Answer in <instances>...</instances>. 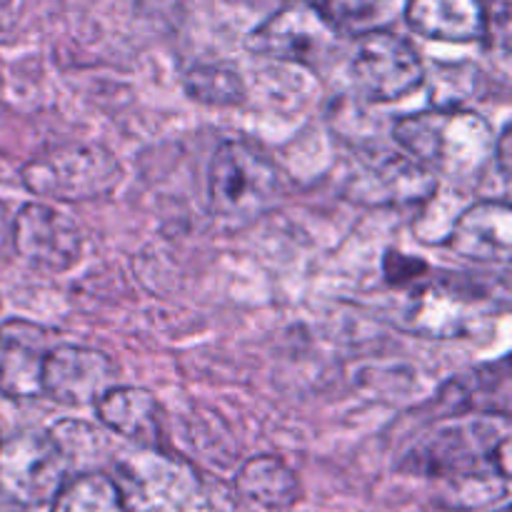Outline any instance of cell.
Returning a JSON list of instances; mask_svg holds the SVG:
<instances>
[{"label":"cell","mask_w":512,"mask_h":512,"mask_svg":"<svg viewBox=\"0 0 512 512\" xmlns=\"http://www.w3.org/2000/svg\"><path fill=\"white\" fill-rule=\"evenodd\" d=\"M393 138L405 155L455 180L478 178L493 163V128L470 108H433L403 115L393 123Z\"/></svg>","instance_id":"cell-1"},{"label":"cell","mask_w":512,"mask_h":512,"mask_svg":"<svg viewBox=\"0 0 512 512\" xmlns=\"http://www.w3.org/2000/svg\"><path fill=\"white\" fill-rule=\"evenodd\" d=\"M285 195L278 165L248 140H225L210 158L208 205L220 220L253 223Z\"/></svg>","instance_id":"cell-2"},{"label":"cell","mask_w":512,"mask_h":512,"mask_svg":"<svg viewBox=\"0 0 512 512\" xmlns=\"http://www.w3.org/2000/svg\"><path fill=\"white\" fill-rule=\"evenodd\" d=\"M20 180L33 195L58 203H88L113 195L123 168L108 148L98 143H60L30 158Z\"/></svg>","instance_id":"cell-3"},{"label":"cell","mask_w":512,"mask_h":512,"mask_svg":"<svg viewBox=\"0 0 512 512\" xmlns=\"http://www.w3.org/2000/svg\"><path fill=\"white\" fill-rule=\"evenodd\" d=\"M245 48L260 58L285 60L323 70L343 50V33L330 25L308 0L283 5L245 38Z\"/></svg>","instance_id":"cell-4"},{"label":"cell","mask_w":512,"mask_h":512,"mask_svg":"<svg viewBox=\"0 0 512 512\" xmlns=\"http://www.w3.org/2000/svg\"><path fill=\"white\" fill-rule=\"evenodd\" d=\"M70 465L50 433L20 430L0 440V493L23 508L50 505Z\"/></svg>","instance_id":"cell-5"},{"label":"cell","mask_w":512,"mask_h":512,"mask_svg":"<svg viewBox=\"0 0 512 512\" xmlns=\"http://www.w3.org/2000/svg\"><path fill=\"white\" fill-rule=\"evenodd\" d=\"M350 78L373 103H393L423 85L425 65L408 40L390 30L373 28L355 40Z\"/></svg>","instance_id":"cell-6"},{"label":"cell","mask_w":512,"mask_h":512,"mask_svg":"<svg viewBox=\"0 0 512 512\" xmlns=\"http://www.w3.org/2000/svg\"><path fill=\"white\" fill-rule=\"evenodd\" d=\"M13 248L30 268L60 275L73 268L83 253V235L60 210L45 203H25L13 220Z\"/></svg>","instance_id":"cell-7"},{"label":"cell","mask_w":512,"mask_h":512,"mask_svg":"<svg viewBox=\"0 0 512 512\" xmlns=\"http://www.w3.org/2000/svg\"><path fill=\"white\" fill-rule=\"evenodd\" d=\"M130 500L140 512H208L203 488L190 468L160 450H145L123 468Z\"/></svg>","instance_id":"cell-8"},{"label":"cell","mask_w":512,"mask_h":512,"mask_svg":"<svg viewBox=\"0 0 512 512\" xmlns=\"http://www.w3.org/2000/svg\"><path fill=\"white\" fill-rule=\"evenodd\" d=\"M115 385V365L108 355L83 345H50L40 373V393L58 405H95Z\"/></svg>","instance_id":"cell-9"},{"label":"cell","mask_w":512,"mask_h":512,"mask_svg":"<svg viewBox=\"0 0 512 512\" xmlns=\"http://www.w3.org/2000/svg\"><path fill=\"white\" fill-rule=\"evenodd\" d=\"M435 173L410 155H373L350 178V198L368 205H415L433 198Z\"/></svg>","instance_id":"cell-10"},{"label":"cell","mask_w":512,"mask_h":512,"mask_svg":"<svg viewBox=\"0 0 512 512\" xmlns=\"http://www.w3.org/2000/svg\"><path fill=\"white\" fill-rule=\"evenodd\" d=\"M50 333L38 323L13 318L0 323V395L35 398L40 393L45 353Z\"/></svg>","instance_id":"cell-11"},{"label":"cell","mask_w":512,"mask_h":512,"mask_svg":"<svg viewBox=\"0 0 512 512\" xmlns=\"http://www.w3.org/2000/svg\"><path fill=\"white\" fill-rule=\"evenodd\" d=\"M448 245L475 263L508 265L512 255V210L508 200H480L458 215Z\"/></svg>","instance_id":"cell-12"},{"label":"cell","mask_w":512,"mask_h":512,"mask_svg":"<svg viewBox=\"0 0 512 512\" xmlns=\"http://www.w3.org/2000/svg\"><path fill=\"white\" fill-rule=\"evenodd\" d=\"M98 420L143 450L163 448V418L153 393L133 385H113L95 403Z\"/></svg>","instance_id":"cell-13"},{"label":"cell","mask_w":512,"mask_h":512,"mask_svg":"<svg viewBox=\"0 0 512 512\" xmlns=\"http://www.w3.org/2000/svg\"><path fill=\"white\" fill-rule=\"evenodd\" d=\"M405 20L423 38L473 43L485 40L490 13L485 0H408Z\"/></svg>","instance_id":"cell-14"},{"label":"cell","mask_w":512,"mask_h":512,"mask_svg":"<svg viewBox=\"0 0 512 512\" xmlns=\"http://www.w3.org/2000/svg\"><path fill=\"white\" fill-rule=\"evenodd\" d=\"M508 358L455 378L440 390V403L453 415H510Z\"/></svg>","instance_id":"cell-15"},{"label":"cell","mask_w":512,"mask_h":512,"mask_svg":"<svg viewBox=\"0 0 512 512\" xmlns=\"http://www.w3.org/2000/svg\"><path fill=\"white\" fill-rule=\"evenodd\" d=\"M235 490L245 503L260 510H288L300 498V480L275 455H255L245 460L235 475Z\"/></svg>","instance_id":"cell-16"},{"label":"cell","mask_w":512,"mask_h":512,"mask_svg":"<svg viewBox=\"0 0 512 512\" xmlns=\"http://www.w3.org/2000/svg\"><path fill=\"white\" fill-rule=\"evenodd\" d=\"M123 488L100 470H85L68 478L50 500V512H125Z\"/></svg>","instance_id":"cell-17"},{"label":"cell","mask_w":512,"mask_h":512,"mask_svg":"<svg viewBox=\"0 0 512 512\" xmlns=\"http://www.w3.org/2000/svg\"><path fill=\"white\" fill-rule=\"evenodd\" d=\"M423 83H428L435 108H468L488 93V75L473 63H438L425 68Z\"/></svg>","instance_id":"cell-18"},{"label":"cell","mask_w":512,"mask_h":512,"mask_svg":"<svg viewBox=\"0 0 512 512\" xmlns=\"http://www.w3.org/2000/svg\"><path fill=\"white\" fill-rule=\"evenodd\" d=\"M183 88L190 100L210 108H235L248 98L245 80L230 65H195L185 73Z\"/></svg>","instance_id":"cell-19"},{"label":"cell","mask_w":512,"mask_h":512,"mask_svg":"<svg viewBox=\"0 0 512 512\" xmlns=\"http://www.w3.org/2000/svg\"><path fill=\"white\" fill-rule=\"evenodd\" d=\"M343 35L373 30L388 15L390 0H308Z\"/></svg>","instance_id":"cell-20"},{"label":"cell","mask_w":512,"mask_h":512,"mask_svg":"<svg viewBox=\"0 0 512 512\" xmlns=\"http://www.w3.org/2000/svg\"><path fill=\"white\" fill-rule=\"evenodd\" d=\"M50 438L58 443L60 453L65 455L70 468H73L78 460L95 458V453H98L100 445H103L98 430L80 423V420H60V423H55L53 428H50Z\"/></svg>","instance_id":"cell-21"},{"label":"cell","mask_w":512,"mask_h":512,"mask_svg":"<svg viewBox=\"0 0 512 512\" xmlns=\"http://www.w3.org/2000/svg\"><path fill=\"white\" fill-rule=\"evenodd\" d=\"M383 273L390 285H405L428 273V263L418 258H410V255H403L400 250H388L383 258Z\"/></svg>","instance_id":"cell-22"},{"label":"cell","mask_w":512,"mask_h":512,"mask_svg":"<svg viewBox=\"0 0 512 512\" xmlns=\"http://www.w3.org/2000/svg\"><path fill=\"white\" fill-rule=\"evenodd\" d=\"M510 140H512L510 123H505L503 130H500V135L495 138V148H493V160L498 163L500 175H503L505 183L510 180Z\"/></svg>","instance_id":"cell-23"},{"label":"cell","mask_w":512,"mask_h":512,"mask_svg":"<svg viewBox=\"0 0 512 512\" xmlns=\"http://www.w3.org/2000/svg\"><path fill=\"white\" fill-rule=\"evenodd\" d=\"M10 30V10L5 0H0V38Z\"/></svg>","instance_id":"cell-24"},{"label":"cell","mask_w":512,"mask_h":512,"mask_svg":"<svg viewBox=\"0 0 512 512\" xmlns=\"http://www.w3.org/2000/svg\"><path fill=\"white\" fill-rule=\"evenodd\" d=\"M3 118H5V108H3V105H0V123H3Z\"/></svg>","instance_id":"cell-25"},{"label":"cell","mask_w":512,"mask_h":512,"mask_svg":"<svg viewBox=\"0 0 512 512\" xmlns=\"http://www.w3.org/2000/svg\"><path fill=\"white\" fill-rule=\"evenodd\" d=\"M0 440H3V438H0Z\"/></svg>","instance_id":"cell-26"}]
</instances>
